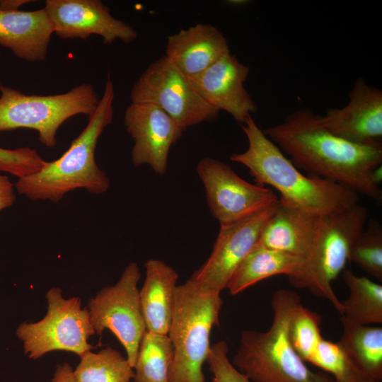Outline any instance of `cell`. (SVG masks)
Returning <instances> with one entry per match:
<instances>
[{"instance_id": "6da1fadb", "label": "cell", "mask_w": 382, "mask_h": 382, "mask_svg": "<svg viewBox=\"0 0 382 382\" xmlns=\"http://www.w3.org/2000/svg\"><path fill=\"white\" fill-rule=\"evenodd\" d=\"M262 131L298 168L381 201L375 180V170L382 162L381 141L360 144L344 139L326 129L309 109L296 110L282 123Z\"/></svg>"}, {"instance_id": "7a4b0ae2", "label": "cell", "mask_w": 382, "mask_h": 382, "mask_svg": "<svg viewBox=\"0 0 382 382\" xmlns=\"http://www.w3.org/2000/svg\"><path fill=\"white\" fill-rule=\"evenodd\" d=\"M248 141L230 160L245 166L257 185L272 186L284 205L320 216L337 214L358 204L359 194L335 181L302 173L250 117L242 126Z\"/></svg>"}, {"instance_id": "3957f363", "label": "cell", "mask_w": 382, "mask_h": 382, "mask_svg": "<svg viewBox=\"0 0 382 382\" xmlns=\"http://www.w3.org/2000/svg\"><path fill=\"white\" fill-rule=\"evenodd\" d=\"M114 98V86L108 74L98 108L84 129L58 159L47 161L37 173L18 178L14 184L18 192L33 201L58 202L65 194L77 189L93 194L106 192L110 181L98 166L95 151L99 137L112 121Z\"/></svg>"}, {"instance_id": "277c9868", "label": "cell", "mask_w": 382, "mask_h": 382, "mask_svg": "<svg viewBox=\"0 0 382 382\" xmlns=\"http://www.w3.org/2000/svg\"><path fill=\"white\" fill-rule=\"evenodd\" d=\"M300 303L296 292L277 290L272 299L269 329L242 332L232 364L251 382H335L331 375L311 370L291 344L289 322Z\"/></svg>"}, {"instance_id": "5b68a950", "label": "cell", "mask_w": 382, "mask_h": 382, "mask_svg": "<svg viewBox=\"0 0 382 382\" xmlns=\"http://www.w3.org/2000/svg\"><path fill=\"white\" fill-rule=\"evenodd\" d=\"M222 305L219 293L205 291L190 279L177 285L168 332L173 347L168 382H204L202 368Z\"/></svg>"}, {"instance_id": "8992f818", "label": "cell", "mask_w": 382, "mask_h": 382, "mask_svg": "<svg viewBox=\"0 0 382 382\" xmlns=\"http://www.w3.org/2000/svg\"><path fill=\"white\" fill-rule=\"evenodd\" d=\"M368 210L356 204L343 212L320 216L314 243L301 272L289 278L296 287L306 289L328 301L342 315V301L331 283L345 270L352 245L368 221Z\"/></svg>"}, {"instance_id": "52a82bcc", "label": "cell", "mask_w": 382, "mask_h": 382, "mask_svg": "<svg viewBox=\"0 0 382 382\" xmlns=\"http://www.w3.org/2000/svg\"><path fill=\"white\" fill-rule=\"evenodd\" d=\"M0 93V132L36 130L40 142L49 148L56 146L57 130L66 120L79 114L91 117L100 99L93 86L87 83L49 96L27 95L3 85Z\"/></svg>"}, {"instance_id": "ba28073f", "label": "cell", "mask_w": 382, "mask_h": 382, "mask_svg": "<svg viewBox=\"0 0 382 382\" xmlns=\"http://www.w3.org/2000/svg\"><path fill=\"white\" fill-rule=\"evenodd\" d=\"M45 316L35 323L23 322L16 334L23 342L25 354L37 359L54 351L74 353L79 357L91 351L88 339L96 332L88 311L82 308L79 297L66 299L59 287H51L45 294Z\"/></svg>"}, {"instance_id": "9c48e42d", "label": "cell", "mask_w": 382, "mask_h": 382, "mask_svg": "<svg viewBox=\"0 0 382 382\" xmlns=\"http://www.w3.org/2000/svg\"><path fill=\"white\" fill-rule=\"evenodd\" d=\"M130 99L132 103L158 106L183 132L189 127L214 120L219 113L165 56L154 61L141 74L132 88Z\"/></svg>"}, {"instance_id": "30bf717a", "label": "cell", "mask_w": 382, "mask_h": 382, "mask_svg": "<svg viewBox=\"0 0 382 382\" xmlns=\"http://www.w3.org/2000/svg\"><path fill=\"white\" fill-rule=\"evenodd\" d=\"M140 277L137 264L129 263L117 282L103 288L87 308L95 332L102 335L106 329L111 331L124 347L133 369L146 331L137 287Z\"/></svg>"}, {"instance_id": "8fae6325", "label": "cell", "mask_w": 382, "mask_h": 382, "mask_svg": "<svg viewBox=\"0 0 382 382\" xmlns=\"http://www.w3.org/2000/svg\"><path fill=\"white\" fill-rule=\"evenodd\" d=\"M197 173L204 185L209 210L220 225L245 219L279 200L272 189L245 181L221 161L204 158L197 166Z\"/></svg>"}, {"instance_id": "7c38bea8", "label": "cell", "mask_w": 382, "mask_h": 382, "mask_svg": "<svg viewBox=\"0 0 382 382\" xmlns=\"http://www.w3.org/2000/svg\"><path fill=\"white\" fill-rule=\"evenodd\" d=\"M277 203L242 221L220 225L209 257L190 279L205 291L221 294L238 267L257 243Z\"/></svg>"}, {"instance_id": "4fadbf2b", "label": "cell", "mask_w": 382, "mask_h": 382, "mask_svg": "<svg viewBox=\"0 0 382 382\" xmlns=\"http://www.w3.org/2000/svg\"><path fill=\"white\" fill-rule=\"evenodd\" d=\"M124 122L134 140L133 164L149 165L156 173L163 175L170 147L183 132L179 125L158 106L149 103H131L125 110Z\"/></svg>"}, {"instance_id": "5bb4252c", "label": "cell", "mask_w": 382, "mask_h": 382, "mask_svg": "<svg viewBox=\"0 0 382 382\" xmlns=\"http://www.w3.org/2000/svg\"><path fill=\"white\" fill-rule=\"evenodd\" d=\"M45 5L59 37L86 39L97 35L104 44L117 40L130 43L137 37L134 28L113 17L100 0H47Z\"/></svg>"}, {"instance_id": "9a60e30c", "label": "cell", "mask_w": 382, "mask_h": 382, "mask_svg": "<svg viewBox=\"0 0 382 382\" xmlns=\"http://www.w3.org/2000/svg\"><path fill=\"white\" fill-rule=\"evenodd\" d=\"M249 72L250 68L230 52L201 74L188 78L207 103L244 124L257 111L244 86Z\"/></svg>"}, {"instance_id": "2e32d148", "label": "cell", "mask_w": 382, "mask_h": 382, "mask_svg": "<svg viewBox=\"0 0 382 382\" xmlns=\"http://www.w3.org/2000/svg\"><path fill=\"white\" fill-rule=\"evenodd\" d=\"M320 122L334 134L349 141L380 142L382 137V92L359 78L340 108H329Z\"/></svg>"}, {"instance_id": "e0dca14e", "label": "cell", "mask_w": 382, "mask_h": 382, "mask_svg": "<svg viewBox=\"0 0 382 382\" xmlns=\"http://www.w3.org/2000/svg\"><path fill=\"white\" fill-rule=\"evenodd\" d=\"M216 27L197 23L167 37L165 57L187 77L198 75L230 53Z\"/></svg>"}, {"instance_id": "ac0fdd59", "label": "cell", "mask_w": 382, "mask_h": 382, "mask_svg": "<svg viewBox=\"0 0 382 382\" xmlns=\"http://www.w3.org/2000/svg\"><path fill=\"white\" fill-rule=\"evenodd\" d=\"M53 33V25L45 8L33 11L0 9V45L21 59L45 60Z\"/></svg>"}, {"instance_id": "d6986e66", "label": "cell", "mask_w": 382, "mask_h": 382, "mask_svg": "<svg viewBox=\"0 0 382 382\" xmlns=\"http://www.w3.org/2000/svg\"><path fill=\"white\" fill-rule=\"evenodd\" d=\"M320 219V216L287 207L278 200L257 243L306 260L311 252Z\"/></svg>"}, {"instance_id": "ffe728a7", "label": "cell", "mask_w": 382, "mask_h": 382, "mask_svg": "<svg viewBox=\"0 0 382 382\" xmlns=\"http://www.w3.org/2000/svg\"><path fill=\"white\" fill-rule=\"evenodd\" d=\"M145 268L146 277L139 290V298L146 330L168 335L178 274L160 260H147Z\"/></svg>"}, {"instance_id": "44dd1931", "label": "cell", "mask_w": 382, "mask_h": 382, "mask_svg": "<svg viewBox=\"0 0 382 382\" xmlns=\"http://www.w3.org/2000/svg\"><path fill=\"white\" fill-rule=\"evenodd\" d=\"M305 260L300 257L257 243L234 272L226 289L235 296L273 276L286 274L292 278L301 272Z\"/></svg>"}, {"instance_id": "7402d4cb", "label": "cell", "mask_w": 382, "mask_h": 382, "mask_svg": "<svg viewBox=\"0 0 382 382\" xmlns=\"http://www.w3.org/2000/svg\"><path fill=\"white\" fill-rule=\"evenodd\" d=\"M339 344L354 367L366 376L382 381V328L360 325L340 317Z\"/></svg>"}, {"instance_id": "603a6c76", "label": "cell", "mask_w": 382, "mask_h": 382, "mask_svg": "<svg viewBox=\"0 0 382 382\" xmlns=\"http://www.w3.org/2000/svg\"><path fill=\"white\" fill-rule=\"evenodd\" d=\"M343 280L349 296L342 301L340 317L360 325L381 323L382 285L349 270L343 271Z\"/></svg>"}, {"instance_id": "cb8c5ba5", "label": "cell", "mask_w": 382, "mask_h": 382, "mask_svg": "<svg viewBox=\"0 0 382 382\" xmlns=\"http://www.w3.org/2000/svg\"><path fill=\"white\" fill-rule=\"evenodd\" d=\"M173 347L168 335L146 331L134 366V382H168Z\"/></svg>"}, {"instance_id": "d4e9b609", "label": "cell", "mask_w": 382, "mask_h": 382, "mask_svg": "<svg viewBox=\"0 0 382 382\" xmlns=\"http://www.w3.org/2000/svg\"><path fill=\"white\" fill-rule=\"evenodd\" d=\"M80 359L74 370L79 382H130L134 378L127 358L110 347L96 353L87 352Z\"/></svg>"}, {"instance_id": "484cf974", "label": "cell", "mask_w": 382, "mask_h": 382, "mask_svg": "<svg viewBox=\"0 0 382 382\" xmlns=\"http://www.w3.org/2000/svg\"><path fill=\"white\" fill-rule=\"evenodd\" d=\"M321 316L300 303L289 322V335L291 344L299 357L308 362L318 344L323 338L320 325Z\"/></svg>"}, {"instance_id": "4316f807", "label": "cell", "mask_w": 382, "mask_h": 382, "mask_svg": "<svg viewBox=\"0 0 382 382\" xmlns=\"http://www.w3.org/2000/svg\"><path fill=\"white\" fill-rule=\"evenodd\" d=\"M369 227L354 241L349 262L358 265L367 274L382 282V229L379 224L370 221Z\"/></svg>"}, {"instance_id": "83f0119b", "label": "cell", "mask_w": 382, "mask_h": 382, "mask_svg": "<svg viewBox=\"0 0 382 382\" xmlns=\"http://www.w3.org/2000/svg\"><path fill=\"white\" fill-rule=\"evenodd\" d=\"M308 362L331 375L335 381H345L356 369L339 342L323 337Z\"/></svg>"}, {"instance_id": "f1b7e54d", "label": "cell", "mask_w": 382, "mask_h": 382, "mask_svg": "<svg viewBox=\"0 0 382 382\" xmlns=\"http://www.w3.org/2000/svg\"><path fill=\"white\" fill-rule=\"evenodd\" d=\"M46 163L35 149L29 147L16 149L0 147V173H8L21 178L37 173Z\"/></svg>"}, {"instance_id": "f546056e", "label": "cell", "mask_w": 382, "mask_h": 382, "mask_svg": "<svg viewBox=\"0 0 382 382\" xmlns=\"http://www.w3.org/2000/svg\"><path fill=\"white\" fill-rule=\"evenodd\" d=\"M228 347L225 341L211 345L207 361L213 382H251L229 361Z\"/></svg>"}, {"instance_id": "4dcf8cb0", "label": "cell", "mask_w": 382, "mask_h": 382, "mask_svg": "<svg viewBox=\"0 0 382 382\" xmlns=\"http://www.w3.org/2000/svg\"><path fill=\"white\" fill-rule=\"evenodd\" d=\"M15 186L9 178L0 173V212L10 207L14 203Z\"/></svg>"}, {"instance_id": "1f68e13d", "label": "cell", "mask_w": 382, "mask_h": 382, "mask_svg": "<svg viewBox=\"0 0 382 382\" xmlns=\"http://www.w3.org/2000/svg\"><path fill=\"white\" fill-rule=\"evenodd\" d=\"M51 382H79L74 376V369L67 362L57 364Z\"/></svg>"}, {"instance_id": "d6a6232c", "label": "cell", "mask_w": 382, "mask_h": 382, "mask_svg": "<svg viewBox=\"0 0 382 382\" xmlns=\"http://www.w3.org/2000/svg\"><path fill=\"white\" fill-rule=\"evenodd\" d=\"M335 382H381V381L375 380L369 378L355 369L352 373L343 381Z\"/></svg>"}, {"instance_id": "836d02e7", "label": "cell", "mask_w": 382, "mask_h": 382, "mask_svg": "<svg viewBox=\"0 0 382 382\" xmlns=\"http://www.w3.org/2000/svg\"><path fill=\"white\" fill-rule=\"evenodd\" d=\"M32 2L27 0H4L0 1V9H18L21 5Z\"/></svg>"}, {"instance_id": "e575fe53", "label": "cell", "mask_w": 382, "mask_h": 382, "mask_svg": "<svg viewBox=\"0 0 382 382\" xmlns=\"http://www.w3.org/2000/svg\"><path fill=\"white\" fill-rule=\"evenodd\" d=\"M229 2L231 4H233V5H242L243 4H245L244 2H247V1H243V0H240V1L234 0V1H230Z\"/></svg>"}, {"instance_id": "d590c367", "label": "cell", "mask_w": 382, "mask_h": 382, "mask_svg": "<svg viewBox=\"0 0 382 382\" xmlns=\"http://www.w3.org/2000/svg\"><path fill=\"white\" fill-rule=\"evenodd\" d=\"M0 54H1V53H0Z\"/></svg>"}]
</instances>
